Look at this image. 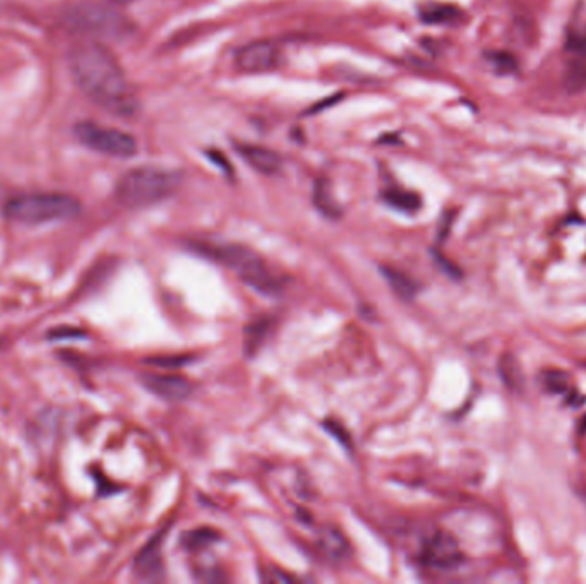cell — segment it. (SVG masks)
Instances as JSON below:
<instances>
[{
  "instance_id": "obj_14",
  "label": "cell",
  "mask_w": 586,
  "mask_h": 584,
  "mask_svg": "<svg viewBox=\"0 0 586 584\" xmlns=\"http://www.w3.org/2000/svg\"><path fill=\"white\" fill-rule=\"evenodd\" d=\"M383 275L386 276V280L393 288V292L396 295H400L401 298H412L419 290L417 283L410 276L401 273V271H396L395 268H383Z\"/></svg>"
},
{
  "instance_id": "obj_4",
  "label": "cell",
  "mask_w": 586,
  "mask_h": 584,
  "mask_svg": "<svg viewBox=\"0 0 586 584\" xmlns=\"http://www.w3.org/2000/svg\"><path fill=\"white\" fill-rule=\"evenodd\" d=\"M76 197L60 192H36L12 197L4 206V215L24 225H42L50 221L67 220L79 213Z\"/></svg>"
},
{
  "instance_id": "obj_20",
  "label": "cell",
  "mask_w": 586,
  "mask_h": 584,
  "mask_svg": "<svg viewBox=\"0 0 586 584\" xmlns=\"http://www.w3.org/2000/svg\"><path fill=\"white\" fill-rule=\"evenodd\" d=\"M568 48L576 55L586 57V26L581 30H573L568 36Z\"/></svg>"
},
{
  "instance_id": "obj_1",
  "label": "cell",
  "mask_w": 586,
  "mask_h": 584,
  "mask_svg": "<svg viewBox=\"0 0 586 584\" xmlns=\"http://www.w3.org/2000/svg\"><path fill=\"white\" fill-rule=\"evenodd\" d=\"M67 62L74 83L91 102L117 117L138 114V98L127 81L126 72L105 45L78 43L71 48Z\"/></svg>"
},
{
  "instance_id": "obj_8",
  "label": "cell",
  "mask_w": 586,
  "mask_h": 584,
  "mask_svg": "<svg viewBox=\"0 0 586 584\" xmlns=\"http://www.w3.org/2000/svg\"><path fill=\"white\" fill-rule=\"evenodd\" d=\"M420 559L425 566L446 571L461 564L463 554L455 538L444 531H437L425 542Z\"/></svg>"
},
{
  "instance_id": "obj_7",
  "label": "cell",
  "mask_w": 586,
  "mask_h": 584,
  "mask_svg": "<svg viewBox=\"0 0 586 584\" xmlns=\"http://www.w3.org/2000/svg\"><path fill=\"white\" fill-rule=\"evenodd\" d=\"M282 52L276 43L261 40L247 43L235 54V66L244 74H264L278 69Z\"/></svg>"
},
{
  "instance_id": "obj_11",
  "label": "cell",
  "mask_w": 586,
  "mask_h": 584,
  "mask_svg": "<svg viewBox=\"0 0 586 584\" xmlns=\"http://www.w3.org/2000/svg\"><path fill=\"white\" fill-rule=\"evenodd\" d=\"M136 573L143 579L162 578V537L151 540L136 559Z\"/></svg>"
},
{
  "instance_id": "obj_16",
  "label": "cell",
  "mask_w": 586,
  "mask_h": 584,
  "mask_svg": "<svg viewBox=\"0 0 586 584\" xmlns=\"http://www.w3.org/2000/svg\"><path fill=\"white\" fill-rule=\"evenodd\" d=\"M321 547L333 559H341L343 555H347L348 545L345 542V538L341 537L340 531H326L323 535V540H321Z\"/></svg>"
},
{
  "instance_id": "obj_3",
  "label": "cell",
  "mask_w": 586,
  "mask_h": 584,
  "mask_svg": "<svg viewBox=\"0 0 586 584\" xmlns=\"http://www.w3.org/2000/svg\"><path fill=\"white\" fill-rule=\"evenodd\" d=\"M182 184V175L163 168L141 167L120 177L115 197L126 208H146L172 196Z\"/></svg>"
},
{
  "instance_id": "obj_9",
  "label": "cell",
  "mask_w": 586,
  "mask_h": 584,
  "mask_svg": "<svg viewBox=\"0 0 586 584\" xmlns=\"http://www.w3.org/2000/svg\"><path fill=\"white\" fill-rule=\"evenodd\" d=\"M143 384L150 389L151 393L167 401L187 400L194 391V384L189 379L172 376V374H168V376L146 374L143 376Z\"/></svg>"
},
{
  "instance_id": "obj_6",
  "label": "cell",
  "mask_w": 586,
  "mask_h": 584,
  "mask_svg": "<svg viewBox=\"0 0 586 584\" xmlns=\"http://www.w3.org/2000/svg\"><path fill=\"white\" fill-rule=\"evenodd\" d=\"M67 21H71L79 31L105 38H122L131 31V26L119 12L100 4H81L74 7L67 14Z\"/></svg>"
},
{
  "instance_id": "obj_2",
  "label": "cell",
  "mask_w": 586,
  "mask_h": 584,
  "mask_svg": "<svg viewBox=\"0 0 586 584\" xmlns=\"http://www.w3.org/2000/svg\"><path fill=\"white\" fill-rule=\"evenodd\" d=\"M196 252L211 257L216 263L232 269L235 275L256 292L264 295H278L285 288V280L276 275L270 264L263 257L251 251L246 245L237 244H196Z\"/></svg>"
},
{
  "instance_id": "obj_12",
  "label": "cell",
  "mask_w": 586,
  "mask_h": 584,
  "mask_svg": "<svg viewBox=\"0 0 586 584\" xmlns=\"http://www.w3.org/2000/svg\"><path fill=\"white\" fill-rule=\"evenodd\" d=\"M270 328V319H266V317L258 319V321H252L247 326L246 334H244V350H246L249 357L258 353L259 348L263 346L264 340H266V336H268Z\"/></svg>"
},
{
  "instance_id": "obj_18",
  "label": "cell",
  "mask_w": 586,
  "mask_h": 584,
  "mask_svg": "<svg viewBox=\"0 0 586 584\" xmlns=\"http://www.w3.org/2000/svg\"><path fill=\"white\" fill-rule=\"evenodd\" d=\"M218 537L215 531L196 530L189 531L186 537H182V545L187 549H201L204 545H210Z\"/></svg>"
},
{
  "instance_id": "obj_10",
  "label": "cell",
  "mask_w": 586,
  "mask_h": 584,
  "mask_svg": "<svg viewBox=\"0 0 586 584\" xmlns=\"http://www.w3.org/2000/svg\"><path fill=\"white\" fill-rule=\"evenodd\" d=\"M237 151L256 172L275 175L282 170V158L271 149L256 144H237Z\"/></svg>"
},
{
  "instance_id": "obj_17",
  "label": "cell",
  "mask_w": 586,
  "mask_h": 584,
  "mask_svg": "<svg viewBox=\"0 0 586 584\" xmlns=\"http://www.w3.org/2000/svg\"><path fill=\"white\" fill-rule=\"evenodd\" d=\"M314 197H316L317 208L321 209L324 215L331 216V218L340 215V209L329 196L328 185L324 184V182L317 184L316 196Z\"/></svg>"
},
{
  "instance_id": "obj_15",
  "label": "cell",
  "mask_w": 586,
  "mask_h": 584,
  "mask_svg": "<svg viewBox=\"0 0 586 584\" xmlns=\"http://www.w3.org/2000/svg\"><path fill=\"white\" fill-rule=\"evenodd\" d=\"M384 201L405 213H415L420 208V197L413 192L388 191L384 194Z\"/></svg>"
},
{
  "instance_id": "obj_19",
  "label": "cell",
  "mask_w": 586,
  "mask_h": 584,
  "mask_svg": "<svg viewBox=\"0 0 586 584\" xmlns=\"http://www.w3.org/2000/svg\"><path fill=\"white\" fill-rule=\"evenodd\" d=\"M489 59H491L497 71L504 72V74H511V72H515L518 69V62H516L515 57L506 54V52H494Z\"/></svg>"
},
{
  "instance_id": "obj_13",
  "label": "cell",
  "mask_w": 586,
  "mask_h": 584,
  "mask_svg": "<svg viewBox=\"0 0 586 584\" xmlns=\"http://www.w3.org/2000/svg\"><path fill=\"white\" fill-rule=\"evenodd\" d=\"M420 18L429 24H453L458 23L463 18V12L455 6L437 4V6H429L422 9Z\"/></svg>"
},
{
  "instance_id": "obj_21",
  "label": "cell",
  "mask_w": 586,
  "mask_h": 584,
  "mask_svg": "<svg viewBox=\"0 0 586 584\" xmlns=\"http://www.w3.org/2000/svg\"><path fill=\"white\" fill-rule=\"evenodd\" d=\"M112 4H117V6H126V4H131L134 0H110Z\"/></svg>"
},
{
  "instance_id": "obj_5",
  "label": "cell",
  "mask_w": 586,
  "mask_h": 584,
  "mask_svg": "<svg viewBox=\"0 0 586 584\" xmlns=\"http://www.w3.org/2000/svg\"><path fill=\"white\" fill-rule=\"evenodd\" d=\"M74 134L79 143L102 155L131 158L138 151L134 136L114 127H103L95 122H79L74 127Z\"/></svg>"
}]
</instances>
